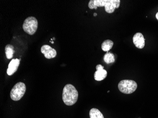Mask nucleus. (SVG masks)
Masks as SVG:
<instances>
[{
	"mask_svg": "<svg viewBox=\"0 0 158 118\" xmlns=\"http://www.w3.org/2000/svg\"><path fill=\"white\" fill-rule=\"evenodd\" d=\"M51 41H53V39H51Z\"/></svg>",
	"mask_w": 158,
	"mask_h": 118,
	"instance_id": "19",
	"label": "nucleus"
},
{
	"mask_svg": "<svg viewBox=\"0 0 158 118\" xmlns=\"http://www.w3.org/2000/svg\"><path fill=\"white\" fill-rule=\"evenodd\" d=\"M114 45V43L111 40L107 39L105 40L102 43V48L104 51H109L111 49Z\"/></svg>",
	"mask_w": 158,
	"mask_h": 118,
	"instance_id": "11",
	"label": "nucleus"
},
{
	"mask_svg": "<svg viewBox=\"0 0 158 118\" xmlns=\"http://www.w3.org/2000/svg\"><path fill=\"white\" fill-rule=\"evenodd\" d=\"M53 40H55V38H53Z\"/></svg>",
	"mask_w": 158,
	"mask_h": 118,
	"instance_id": "18",
	"label": "nucleus"
},
{
	"mask_svg": "<svg viewBox=\"0 0 158 118\" xmlns=\"http://www.w3.org/2000/svg\"><path fill=\"white\" fill-rule=\"evenodd\" d=\"M119 90L125 94L134 93L137 88V84L135 81L132 80H123L120 81L118 85Z\"/></svg>",
	"mask_w": 158,
	"mask_h": 118,
	"instance_id": "3",
	"label": "nucleus"
},
{
	"mask_svg": "<svg viewBox=\"0 0 158 118\" xmlns=\"http://www.w3.org/2000/svg\"><path fill=\"white\" fill-rule=\"evenodd\" d=\"M41 52L44 55L45 58L48 59L54 58L57 55L56 50L48 45L43 46L41 48Z\"/></svg>",
	"mask_w": 158,
	"mask_h": 118,
	"instance_id": "6",
	"label": "nucleus"
},
{
	"mask_svg": "<svg viewBox=\"0 0 158 118\" xmlns=\"http://www.w3.org/2000/svg\"><path fill=\"white\" fill-rule=\"evenodd\" d=\"M78 92L75 87L71 84H67L63 89L62 99L63 102L68 106H72L77 102Z\"/></svg>",
	"mask_w": 158,
	"mask_h": 118,
	"instance_id": "1",
	"label": "nucleus"
},
{
	"mask_svg": "<svg viewBox=\"0 0 158 118\" xmlns=\"http://www.w3.org/2000/svg\"><path fill=\"white\" fill-rule=\"evenodd\" d=\"M38 27V21L34 17H28L24 20L23 24V31L30 35L34 34Z\"/></svg>",
	"mask_w": 158,
	"mask_h": 118,
	"instance_id": "5",
	"label": "nucleus"
},
{
	"mask_svg": "<svg viewBox=\"0 0 158 118\" xmlns=\"http://www.w3.org/2000/svg\"><path fill=\"white\" fill-rule=\"evenodd\" d=\"M145 39L141 33H137L133 36V41L134 45L139 49H143L145 46Z\"/></svg>",
	"mask_w": 158,
	"mask_h": 118,
	"instance_id": "7",
	"label": "nucleus"
},
{
	"mask_svg": "<svg viewBox=\"0 0 158 118\" xmlns=\"http://www.w3.org/2000/svg\"><path fill=\"white\" fill-rule=\"evenodd\" d=\"M5 53L6 58L8 59H10L12 58L13 55L15 53L14 47L10 44L6 45L5 47Z\"/></svg>",
	"mask_w": 158,
	"mask_h": 118,
	"instance_id": "10",
	"label": "nucleus"
},
{
	"mask_svg": "<svg viewBox=\"0 0 158 118\" xmlns=\"http://www.w3.org/2000/svg\"><path fill=\"white\" fill-rule=\"evenodd\" d=\"M20 63V60L18 59H12L8 65L7 69V73L9 76H11L14 73H15L18 69Z\"/></svg>",
	"mask_w": 158,
	"mask_h": 118,
	"instance_id": "9",
	"label": "nucleus"
},
{
	"mask_svg": "<svg viewBox=\"0 0 158 118\" xmlns=\"http://www.w3.org/2000/svg\"><path fill=\"white\" fill-rule=\"evenodd\" d=\"M104 61L106 64L114 63L115 61L114 55L111 53L107 51V53L104 56Z\"/></svg>",
	"mask_w": 158,
	"mask_h": 118,
	"instance_id": "13",
	"label": "nucleus"
},
{
	"mask_svg": "<svg viewBox=\"0 0 158 118\" xmlns=\"http://www.w3.org/2000/svg\"><path fill=\"white\" fill-rule=\"evenodd\" d=\"M89 8L90 9H97L98 7L95 6L94 4V0H90L89 3Z\"/></svg>",
	"mask_w": 158,
	"mask_h": 118,
	"instance_id": "14",
	"label": "nucleus"
},
{
	"mask_svg": "<svg viewBox=\"0 0 158 118\" xmlns=\"http://www.w3.org/2000/svg\"><path fill=\"white\" fill-rule=\"evenodd\" d=\"M97 15V14L96 13H94V16L95 17Z\"/></svg>",
	"mask_w": 158,
	"mask_h": 118,
	"instance_id": "16",
	"label": "nucleus"
},
{
	"mask_svg": "<svg viewBox=\"0 0 158 118\" xmlns=\"http://www.w3.org/2000/svg\"><path fill=\"white\" fill-rule=\"evenodd\" d=\"M120 3V0H94L96 6L105 7V11L109 13H113L116 8H118Z\"/></svg>",
	"mask_w": 158,
	"mask_h": 118,
	"instance_id": "2",
	"label": "nucleus"
},
{
	"mask_svg": "<svg viewBox=\"0 0 158 118\" xmlns=\"http://www.w3.org/2000/svg\"><path fill=\"white\" fill-rule=\"evenodd\" d=\"M90 118H104L100 111L96 108H92L89 111Z\"/></svg>",
	"mask_w": 158,
	"mask_h": 118,
	"instance_id": "12",
	"label": "nucleus"
},
{
	"mask_svg": "<svg viewBox=\"0 0 158 118\" xmlns=\"http://www.w3.org/2000/svg\"><path fill=\"white\" fill-rule=\"evenodd\" d=\"M51 43H53H53H54V42L53 41L51 42Z\"/></svg>",
	"mask_w": 158,
	"mask_h": 118,
	"instance_id": "17",
	"label": "nucleus"
},
{
	"mask_svg": "<svg viewBox=\"0 0 158 118\" xmlns=\"http://www.w3.org/2000/svg\"><path fill=\"white\" fill-rule=\"evenodd\" d=\"M156 18H157V20H158V12H157L156 14Z\"/></svg>",
	"mask_w": 158,
	"mask_h": 118,
	"instance_id": "15",
	"label": "nucleus"
},
{
	"mask_svg": "<svg viewBox=\"0 0 158 118\" xmlns=\"http://www.w3.org/2000/svg\"><path fill=\"white\" fill-rule=\"evenodd\" d=\"M96 71L95 72L94 77L97 81H102L107 76V71L104 69V67L101 64L96 66Z\"/></svg>",
	"mask_w": 158,
	"mask_h": 118,
	"instance_id": "8",
	"label": "nucleus"
},
{
	"mask_svg": "<svg viewBox=\"0 0 158 118\" xmlns=\"http://www.w3.org/2000/svg\"><path fill=\"white\" fill-rule=\"evenodd\" d=\"M26 91L25 84L23 82H18L14 85L10 91V98L14 101H19L23 96Z\"/></svg>",
	"mask_w": 158,
	"mask_h": 118,
	"instance_id": "4",
	"label": "nucleus"
}]
</instances>
